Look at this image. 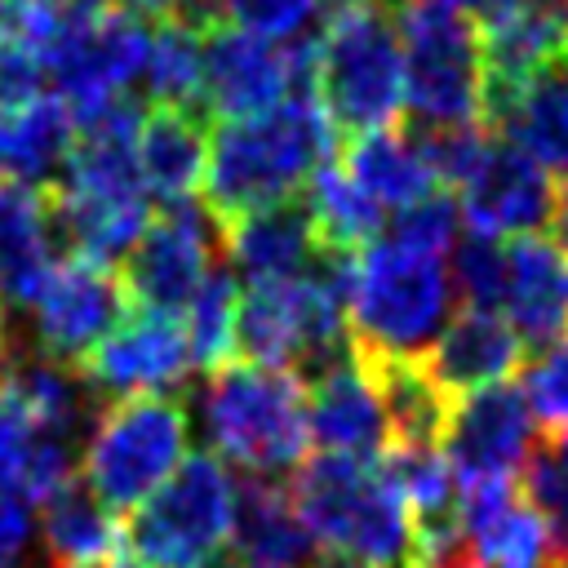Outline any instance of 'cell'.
Returning <instances> with one entry per match:
<instances>
[{
	"label": "cell",
	"mask_w": 568,
	"mask_h": 568,
	"mask_svg": "<svg viewBox=\"0 0 568 568\" xmlns=\"http://www.w3.org/2000/svg\"><path fill=\"white\" fill-rule=\"evenodd\" d=\"M501 306L524 351L559 346L568 337V253L546 235L510 240Z\"/></svg>",
	"instance_id": "obj_17"
},
{
	"label": "cell",
	"mask_w": 568,
	"mask_h": 568,
	"mask_svg": "<svg viewBox=\"0 0 568 568\" xmlns=\"http://www.w3.org/2000/svg\"><path fill=\"white\" fill-rule=\"evenodd\" d=\"M333 124L315 98H284L257 115L222 120L209 138V169L200 200L231 226L248 213L288 204L328 164Z\"/></svg>",
	"instance_id": "obj_1"
},
{
	"label": "cell",
	"mask_w": 568,
	"mask_h": 568,
	"mask_svg": "<svg viewBox=\"0 0 568 568\" xmlns=\"http://www.w3.org/2000/svg\"><path fill=\"white\" fill-rule=\"evenodd\" d=\"M235 306H240V280L231 262H213L204 275L200 293L186 306V346H191V368L217 373L235 359Z\"/></svg>",
	"instance_id": "obj_30"
},
{
	"label": "cell",
	"mask_w": 568,
	"mask_h": 568,
	"mask_svg": "<svg viewBox=\"0 0 568 568\" xmlns=\"http://www.w3.org/2000/svg\"><path fill=\"white\" fill-rule=\"evenodd\" d=\"M519 488L546 524L550 559H564L568 555V430H555L541 444H532Z\"/></svg>",
	"instance_id": "obj_31"
},
{
	"label": "cell",
	"mask_w": 568,
	"mask_h": 568,
	"mask_svg": "<svg viewBox=\"0 0 568 568\" xmlns=\"http://www.w3.org/2000/svg\"><path fill=\"white\" fill-rule=\"evenodd\" d=\"M133 160L146 195H155L160 204L200 200L204 169H209L204 106H155L138 124Z\"/></svg>",
	"instance_id": "obj_21"
},
{
	"label": "cell",
	"mask_w": 568,
	"mask_h": 568,
	"mask_svg": "<svg viewBox=\"0 0 568 568\" xmlns=\"http://www.w3.org/2000/svg\"><path fill=\"white\" fill-rule=\"evenodd\" d=\"M439 4H448V9H457L462 18H484V22H493L510 0H439Z\"/></svg>",
	"instance_id": "obj_41"
},
{
	"label": "cell",
	"mask_w": 568,
	"mask_h": 568,
	"mask_svg": "<svg viewBox=\"0 0 568 568\" xmlns=\"http://www.w3.org/2000/svg\"><path fill=\"white\" fill-rule=\"evenodd\" d=\"M288 501L315 546L373 568H413V519L386 457L320 453L293 475Z\"/></svg>",
	"instance_id": "obj_2"
},
{
	"label": "cell",
	"mask_w": 568,
	"mask_h": 568,
	"mask_svg": "<svg viewBox=\"0 0 568 568\" xmlns=\"http://www.w3.org/2000/svg\"><path fill=\"white\" fill-rule=\"evenodd\" d=\"M550 235H555V244L568 253V178H564V186L555 191V209H550Z\"/></svg>",
	"instance_id": "obj_40"
},
{
	"label": "cell",
	"mask_w": 568,
	"mask_h": 568,
	"mask_svg": "<svg viewBox=\"0 0 568 568\" xmlns=\"http://www.w3.org/2000/svg\"><path fill=\"white\" fill-rule=\"evenodd\" d=\"M439 453L453 466L462 493L497 479H515V470L532 453V413L515 386H484L453 399Z\"/></svg>",
	"instance_id": "obj_14"
},
{
	"label": "cell",
	"mask_w": 568,
	"mask_h": 568,
	"mask_svg": "<svg viewBox=\"0 0 568 568\" xmlns=\"http://www.w3.org/2000/svg\"><path fill=\"white\" fill-rule=\"evenodd\" d=\"M231 555L240 568H302L315 564L320 546L297 519L288 488L271 475L235 479V519H231Z\"/></svg>",
	"instance_id": "obj_22"
},
{
	"label": "cell",
	"mask_w": 568,
	"mask_h": 568,
	"mask_svg": "<svg viewBox=\"0 0 568 568\" xmlns=\"http://www.w3.org/2000/svg\"><path fill=\"white\" fill-rule=\"evenodd\" d=\"M222 253L231 257V271L244 275V284H280L306 275L320 244L302 195L222 226Z\"/></svg>",
	"instance_id": "obj_24"
},
{
	"label": "cell",
	"mask_w": 568,
	"mask_h": 568,
	"mask_svg": "<svg viewBox=\"0 0 568 568\" xmlns=\"http://www.w3.org/2000/svg\"><path fill=\"white\" fill-rule=\"evenodd\" d=\"M40 541L49 568H115L124 559V524L80 479L44 501Z\"/></svg>",
	"instance_id": "obj_25"
},
{
	"label": "cell",
	"mask_w": 568,
	"mask_h": 568,
	"mask_svg": "<svg viewBox=\"0 0 568 568\" xmlns=\"http://www.w3.org/2000/svg\"><path fill=\"white\" fill-rule=\"evenodd\" d=\"M151 31L138 13L111 0H67V18L44 53V71L58 84L71 120H89L115 102L142 75Z\"/></svg>",
	"instance_id": "obj_9"
},
{
	"label": "cell",
	"mask_w": 568,
	"mask_h": 568,
	"mask_svg": "<svg viewBox=\"0 0 568 568\" xmlns=\"http://www.w3.org/2000/svg\"><path fill=\"white\" fill-rule=\"evenodd\" d=\"M315 102L346 142L395 124L404 106V53L382 4L333 13L315 36Z\"/></svg>",
	"instance_id": "obj_7"
},
{
	"label": "cell",
	"mask_w": 568,
	"mask_h": 568,
	"mask_svg": "<svg viewBox=\"0 0 568 568\" xmlns=\"http://www.w3.org/2000/svg\"><path fill=\"white\" fill-rule=\"evenodd\" d=\"M302 204L315 226V244L324 253H359L368 240H377L382 209L342 173L337 160H328L302 191Z\"/></svg>",
	"instance_id": "obj_28"
},
{
	"label": "cell",
	"mask_w": 568,
	"mask_h": 568,
	"mask_svg": "<svg viewBox=\"0 0 568 568\" xmlns=\"http://www.w3.org/2000/svg\"><path fill=\"white\" fill-rule=\"evenodd\" d=\"M342 173L377 204V209H413L417 200L435 195V173L417 146L413 133L399 129H377L364 138H351L342 146Z\"/></svg>",
	"instance_id": "obj_26"
},
{
	"label": "cell",
	"mask_w": 568,
	"mask_h": 568,
	"mask_svg": "<svg viewBox=\"0 0 568 568\" xmlns=\"http://www.w3.org/2000/svg\"><path fill=\"white\" fill-rule=\"evenodd\" d=\"M191 435L186 395L106 399L80 444V484L106 510H138L178 466Z\"/></svg>",
	"instance_id": "obj_5"
},
{
	"label": "cell",
	"mask_w": 568,
	"mask_h": 568,
	"mask_svg": "<svg viewBox=\"0 0 568 568\" xmlns=\"http://www.w3.org/2000/svg\"><path fill=\"white\" fill-rule=\"evenodd\" d=\"M462 546L479 568H546L550 564L546 524L528 506L519 479L466 488Z\"/></svg>",
	"instance_id": "obj_19"
},
{
	"label": "cell",
	"mask_w": 568,
	"mask_h": 568,
	"mask_svg": "<svg viewBox=\"0 0 568 568\" xmlns=\"http://www.w3.org/2000/svg\"><path fill=\"white\" fill-rule=\"evenodd\" d=\"M204 435L244 475H280L306 457V386L288 368L231 359L195 390Z\"/></svg>",
	"instance_id": "obj_4"
},
{
	"label": "cell",
	"mask_w": 568,
	"mask_h": 568,
	"mask_svg": "<svg viewBox=\"0 0 568 568\" xmlns=\"http://www.w3.org/2000/svg\"><path fill=\"white\" fill-rule=\"evenodd\" d=\"M546 568H568V555H564V559H550Z\"/></svg>",
	"instance_id": "obj_46"
},
{
	"label": "cell",
	"mask_w": 568,
	"mask_h": 568,
	"mask_svg": "<svg viewBox=\"0 0 568 568\" xmlns=\"http://www.w3.org/2000/svg\"><path fill=\"white\" fill-rule=\"evenodd\" d=\"M58 226L49 186L0 182V302L4 311H27L44 280L53 275Z\"/></svg>",
	"instance_id": "obj_20"
},
{
	"label": "cell",
	"mask_w": 568,
	"mask_h": 568,
	"mask_svg": "<svg viewBox=\"0 0 568 568\" xmlns=\"http://www.w3.org/2000/svg\"><path fill=\"white\" fill-rule=\"evenodd\" d=\"M453 306V280L444 257L395 244L390 235L368 240L351 257L346 320L351 346L390 359H422L444 333Z\"/></svg>",
	"instance_id": "obj_3"
},
{
	"label": "cell",
	"mask_w": 568,
	"mask_h": 568,
	"mask_svg": "<svg viewBox=\"0 0 568 568\" xmlns=\"http://www.w3.org/2000/svg\"><path fill=\"white\" fill-rule=\"evenodd\" d=\"M142 80H146V93L155 98V106H200L204 31H195L182 18H164L146 40Z\"/></svg>",
	"instance_id": "obj_29"
},
{
	"label": "cell",
	"mask_w": 568,
	"mask_h": 568,
	"mask_svg": "<svg viewBox=\"0 0 568 568\" xmlns=\"http://www.w3.org/2000/svg\"><path fill=\"white\" fill-rule=\"evenodd\" d=\"M75 120L58 93H44L9 115H0V182L44 186L49 173L67 160Z\"/></svg>",
	"instance_id": "obj_27"
},
{
	"label": "cell",
	"mask_w": 568,
	"mask_h": 568,
	"mask_svg": "<svg viewBox=\"0 0 568 568\" xmlns=\"http://www.w3.org/2000/svg\"><path fill=\"white\" fill-rule=\"evenodd\" d=\"M36 98H44V62L13 44H0V115L27 106Z\"/></svg>",
	"instance_id": "obj_38"
},
{
	"label": "cell",
	"mask_w": 568,
	"mask_h": 568,
	"mask_svg": "<svg viewBox=\"0 0 568 568\" xmlns=\"http://www.w3.org/2000/svg\"><path fill=\"white\" fill-rule=\"evenodd\" d=\"M62 18L67 0H0V44H13L44 62Z\"/></svg>",
	"instance_id": "obj_36"
},
{
	"label": "cell",
	"mask_w": 568,
	"mask_h": 568,
	"mask_svg": "<svg viewBox=\"0 0 568 568\" xmlns=\"http://www.w3.org/2000/svg\"><path fill=\"white\" fill-rule=\"evenodd\" d=\"M217 257H222V222L204 209V200H182V204H164V213L146 222V231L124 253V266L115 275L133 311H155L178 320Z\"/></svg>",
	"instance_id": "obj_10"
},
{
	"label": "cell",
	"mask_w": 568,
	"mask_h": 568,
	"mask_svg": "<svg viewBox=\"0 0 568 568\" xmlns=\"http://www.w3.org/2000/svg\"><path fill=\"white\" fill-rule=\"evenodd\" d=\"M324 4H333L337 13H346V9H364V4H373V0H324Z\"/></svg>",
	"instance_id": "obj_45"
},
{
	"label": "cell",
	"mask_w": 568,
	"mask_h": 568,
	"mask_svg": "<svg viewBox=\"0 0 568 568\" xmlns=\"http://www.w3.org/2000/svg\"><path fill=\"white\" fill-rule=\"evenodd\" d=\"M457 226H462V209L453 195L435 191L426 200H417L413 209H404L395 222H390V240L404 244V248H417V253H430V257H444L453 253L457 244Z\"/></svg>",
	"instance_id": "obj_34"
},
{
	"label": "cell",
	"mask_w": 568,
	"mask_h": 568,
	"mask_svg": "<svg viewBox=\"0 0 568 568\" xmlns=\"http://www.w3.org/2000/svg\"><path fill=\"white\" fill-rule=\"evenodd\" d=\"M524 359H528L524 342L497 311H462L430 342V351L422 355V368L435 382V390L453 404L470 390L501 386L510 373H519Z\"/></svg>",
	"instance_id": "obj_18"
},
{
	"label": "cell",
	"mask_w": 568,
	"mask_h": 568,
	"mask_svg": "<svg viewBox=\"0 0 568 568\" xmlns=\"http://www.w3.org/2000/svg\"><path fill=\"white\" fill-rule=\"evenodd\" d=\"M31 311V355L80 368V359L129 315V297L111 266L71 257L53 266Z\"/></svg>",
	"instance_id": "obj_12"
},
{
	"label": "cell",
	"mask_w": 568,
	"mask_h": 568,
	"mask_svg": "<svg viewBox=\"0 0 568 568\" xmlns=\"http://www.w3.org/2000/svg\"><path fill=\"white\" fill-rule=\"evenodd\" d=\"M9 355H13V346H9V324H4V302H0V373H4V364H9Z\"/></svg>",
	"instance_id": "obj_44"
},
{
	"label": "cell",
	"mask_w": 568,
	"mask_h": 568,
	"mask_svg": "<svg viewBox=\"0 0 568 568\" xmlns=\"http://www.w3.org/2000/svg\"><path fill=\"white\" fill-rule=\"evenodd\" d=\"M484 124H497L515 151H524L546 173L568 178V53L537 67L524 84H515Z\"/></svg>",
	"instance_id": "obj_23"
},
{
	"label": "cell",
	"mask_w": 568,
	"mask_h": 568,
	"mask_svg": "<svg viewBox=\"0 0 568 568\" xmlns=\"http://www.w3.org/2000/svg\"><path fill=\"white\" fill-rule=\"evenodd\" d=\"M27 435H31V422H27L22 404H18V395L0 377V475L4 479H9V470H13V462H18L22 444H27Z\"/></svg>",
	"instance_id": "obj_39"
},
{
	"label": "cell",
	"mask_w": 568,
	"mask_h": 568,
	"mask_svg": "<svg viewBox=\"0 0 568 568\" xmlns=\"http://www.w3.org/2000/svg\"><path fill=\"white\" fill-rule=\"evenodd\" d=\"M93 395H182L191 373L186 328L173 315L129 311L75 368Z\"/></svg>",
	"instance_id": "obj_13"
},
{
	"label": "cell",
	"mask_w": 568,
	"mask_h": 568,
	"mask_svg": "<svg viewBox=\"0 0 568 568\" xmlns=\"http://www.w3.org/2000/svg\"><path fill=\"white\" fill-rule=\"evenodd\" d=\"M178 4L182 0H120V9H129V13H138V18H173L178 13Z\"/></svg>",
	"instance_id": "obj_42"
},
{
	"label": "cell",
	"mask_w": 568,
	"mask_h": 568,
	"mask_svg": "<svg viewBox=\"0 0 568 568\" xmlns=\"http://www.w3.org/2000/svg\"><path fill=\"white\" fill-rule=\"evenodd\" d=\"M311 568H373V564H364V559H351V555H337V550H320Z\"/></svg>",
	"instance_id": "obj_43"
},
{
	"label": "cell",
	"mask_w": 568,
	"mask_h": 568,
	"mask_svg": "<svg viewBox=\"0 0 568 568\" xmlns=\"http://www.w3.org/2000/svg\"><path fill=\"white\" fill-rule=\"evenodd\" d=\"M448 280H453V293L466 297V311H497L506 288V248L479 231L457 235Z\"/></svg>",
	"instance_id": "obj_32"
},
{
	"label": "cell",
	"mask_w": 568,
	"mask_h": 568,
	"mask_svg": "<svg viewBox=\"0 0 568 568\" xmlns=\"http://www.w3.org/2000/svg\"><path fill=\"white\" fill-rule=\"evenodd\" d=\"M200 98L226 120L257 115L284 98H315V36L275 44L226 22L209 27Z\"/></svg>",
	"instance_id": "obj_11"
},
{
	"label": "cell",
	"mask_w": 568,
	"mask_h": 568,
	"mask_svg": "<svg viewBox=\"0 0 568 568\" xmlns=\"http://www.w3.org/2000/svg\"><path fill=\"white\" fill-rule=\"evenodd\" d=\"M115 568H133V564H129V559H120V564H115Z\"/></svg>",
	"instance_id": "obj_47"
},
{
	"label": "cell",
	"mask_w": 568,
	"mask_h": 568,
	"mask_svg": "<svg viewBox=\"0 0 568 568\" xmlns=\"http://www.w3.org/2000/svg\"><path fill=\"white\" fill-rule=\"evenodd\" d=\"M315 9L320 0H217V22L288 44L306 36V27L315 22Z\"/></svg>",
	"instance_id": "obj_33"
},
{
	"label": "cell",
	"mask_w": 568,
	"mask_h": 568,
	"mask_svg": "<svg viewBox=\"0 0 568 568\" xmlns=\"http://www.w3.org/2000/svg\"><path fill=\"white\" fill-rule=\"evenodd\" d=\"M524 404L546 426V435L568 430V337L524 373Z\"/></svg>",
	"instance_id": "obj_35"
},
{
	"label": "cell",
	"mask_w": 568,
	"mask_h": 568,
	"mask_svg": "<svg viewBox=\"0 0 568 568\" xmlns=\"http://www.w3.org/2000/svg\"><path fill=\"white\" fill-rule=\"evenodd\" d=\"M462 191V217L470 222V231L497 240V235H537L550 222L555 209V178L532 164L524 151H515L510 142H488L484 160L475 164V173L457 186Z\"/></svg>",
	"instance_id": "obj_15"
},
{
	"label": "cell",
	"mask_w": 568,
	"mask_h": 568,
	"mask_svg": "<svg viewBox=\"0 0 568 568\" xmlns=\"http://www.w3.org/2000/svg\"><path fill=\"white\" fill-rule=\"evenodd\" d=\"M390 9L404 53V102L417 124H484V53L475 22L439 0H390Z\"/></svg>",
	"instance_id": "obj_8"
},
{
	"label": "cell",
	"mask_w": 568,
	"mask_h": 568,
	"mask_svg": "<svg viewBox=\"0 0 568 568\" xmlns=\"http://www.w3.org/2000/svg\"><path fill=\"white\" fill-rule=\"evenodd\" d=\"M302 386H306V426L324 453H346L364 462H382L390 453L386 408L373 382L364 377L355 346L337 355L328 368H320L315 377H306Z\"/></svg>",
	"instance_id": "obj_16"
},
{
	"label": "cell",
	"mask_w": 568,
	"mask_h": 568,
	"mask_svg": "<svg viewBox=\"0 0 568 568\" xmlns=\"http://www.w3.org/2000/svg\"><path fill=\"white\" fill-rule=\"evenodd\" d=\"M231 519V470L213 453H191L124 524V555L133 568H240Z\"/></svg>",
	"instance_id": "obj_6"
},
{
	"label": "cell",
	"mask_w": 568,
	"mask_h": 568,
	"mask_svg": "<svg viewBox=\"0 0 568 568\" xmlns=\"http://www.w3.org/2000/svg\"><path fill=\"white\" fill-rule=\"evenodd\" d=\"M36 506L0 475V568H31Z\"/></svg>",
	"instance_id": "obj_37"
}]
</instances>
